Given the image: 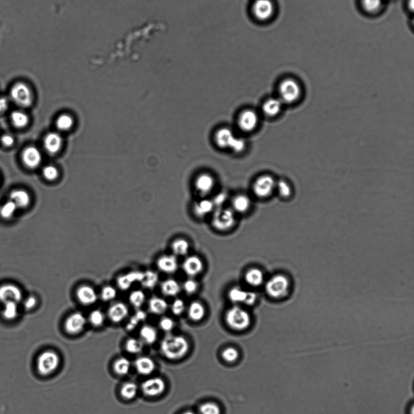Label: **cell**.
<instances>
[{
	"label": "cell",
	"mask_w": 414,
	"mask_h": 414,
	"mask_svg": "<svg viewBox=\"0 0 414 414\" xmlns=\"http://www.w3.org/2000/svg\"><path fill=\"white\" fill-rule=\"evenodd\" d=\"M160 348L164 356L174 360L185 356L190 349V345L185 337L169 334L161 342Z\"/></svg>",
	"instance_id": "1"
},
{
	"label": "cell",
	"mask_w": 414,
	"mask_h": 414,
	"mask_svg": "<svg viewBox=\"0 0 414 414\" xmlns=\"http://www.w3.org/2000/svg\"><path fill=\"white\" fill-rule=\"evenodd\" d=\"M225 320L231 329L242 331L247 329L251 324V316L246 310L235 306L227 310Z\"/></svg>",
	"instance_id": "2"
},
{
	"label": "cell",
	"mask_w": 414,
	"mask_h": 414,
	"mask_svg": "<svg viewBox=\"0 0 414 414\" xmlns=\"http://www.w3.org/2000/svg\"><path fill=\"white\" fill-rule=\"evenodd\" d=\"M291 288L290 279L282 274L271 277L265 285L268 295L274 299H281L288 295Z\"/></svg>",
	"instance_id": "3"
},
{
	"label": "cell",
	"mask_w": 414,
	"mask_h": 414,
	"mask_svg": "<svg viewBox=\"0 0 414 414\" xmlns=\"http://www.w3.org/2000/svg\"><path fill=\"white\" fill-rule=\"evenodd\" d=\"M60 357L53 350H46L41 353L36 361L39 373L42 376H48L55 372L60 365Z\"/></svg>",
	"instance_id": "4"
},
{
	"label": "cell",
	"mask_w": 414,
	"mask_h": 414,
	"mask_svg": "<svg viewBox=\"0 0 414 414\" xmlns=\"http://www.w3.org/2000/svg\"><path fill=\"white\" fill-rule=\"evenodd\" d=\"M13 101L22 107H30L33 102V92L29 85L24 82L14 83L10 90Z\"/></svg>",
	"instance_id": "5"
},
{
	"label": "cell",
	"mask_w": 414,
	"mask_h": 414,
	"mask_svg": "<svg viewBox=\"0 0 414 414\" xmlns=\"http://www.w3.org/2000/svg\"><path fill=\"white\" fill-rule=\"evenodd\" d=\"M279 94L280 100L285 104H293L301 96L300 86L295 80L288 78L283 80L279 86Z\"/></svg>",
	"instance_id": "6"
},
{
	"label": "cell",
	"mask_w": 414,
	"mask_h": 414,
	"mask_svg": "<svg viewBox=\"0 0 414 414\" xmlns=\"http://www.w3.org/2000/svg\"><path fill=\"white\" fill-rule=\"evenodd\" d=\"M236 221L233 211L229 208H219L213 215L212 223L215 229L226 231L234 226Z\"/></svg>",
	"instance_id": "7"
},
{
	"label": "cell",
	"mask_w": 414,
	"mask_h": 414,
	"mask_svg": "<svg viewBox=\"0 0 414 414\" xmlns=\"http://www.w3.org/2000/svg\"><path fill=\"white\" fill-rule=\"evenodd\" d=\"M276 187V182L271 176L262 175L255 181L253 192L257 197L263 199L270 197Z\"/></svg>",
	"instance_id": "8"
},
{
	"label": "cell",
	"mask_w": 414,
	"mask_h": 414,
	"mask_svg": "<svg viewBox=\"0 0 414 414\" xmlns=\"http://www.w3.org/2000/svg\"><path fill=\"white\" fill-rule=\"evenodd\" d=\"M259 124V117L254 110L246 109L241 112L238 119V126L245 133H250L257 128Z\"/></svg>",
	"instance_id": "9"
},
{
	"label": "cell",
	"mask_w": 414,
	"mask_h": 414,
	"mask_svg": "<svg viewBox=\"0 0 414 414\" xmlns=\"http://www.w3.org/2000/svg\"><path fill=\"white\" fill-rule=\"evenodd\" d=\"M86 323V318L83 313L78 312H74L66 318L65 322V329L68 334H78L85 329Z\"/></svg>",
	"instance_id": "10"
},
{
	"label": "cell",
	"mask_w": 414,
	"mask_h": 414,
	"mask_svg": "<svg viewBox=\"0 0 414 414\" xmlns=\"http://www.w3.org/2000/svg\"><path fill=\"white\" fill-rule=\"evenodd\" d=\"M23 299V294L18 286L12 284H5L0 286V302L18 303Z\"/></svg>",
	"instance_id": "11"
},
{
	"label": "cell",
	"mask_w": 414,
	"mask_h": 414,
	"mask_svg": "<svg viewBox=\"0 0 414 414\" xmlns=\"http://www.w3.org/2000/svg\"><path fill=\"white\" fill-rule=\"evenodd\" d=\"M165 381L158 377L146 379L141 384L142 391L146 396H149L160 395L165 391Z\"/></svg>",
	"instance_id": "12"
},
{
	"label": "cell",
	"mask_w": 414,
	"mask_h": 414,
	"mask_svg": "<svg viewBox=\"0 0 414 414\" xmlns=\"http://www.w3.org/2000/svg\"><path fill=\"white\" fill-rule=\"evenodd\" d=\"M76 296L80 303L84 306H92L98 300L97 291L92 286L82 285L76 291Z\"/></svg>",
	"instance_id": "13"
},
{
	"label": "cell",
	"mask_w": 414,
	"mask_h": 414,
	"mask_svg": "<svg viewBox=\"0 0 414 414\" xmlns=\"http://www.w3.org/2000/svg\"><path fill=\"white\" fill-rule=\"evenodd\" d=\"M237 136L228 128H222L215 134L214 141L217 145L222 149H231Z\"/></svg>",
	"instance_id": "14"
},
{
	"label": "cell",
	"mask_w": 414,
	"mask_h": 414,
	"mask_svg": "<svg viewBox=\"0 0 414 414\" xmlns=\"http://www.w3.org/2000/svg\"><path fill=\"white\" fill-rule=\"evenodd\" d=\"M215 185L214 177L209 173H202L195 181V187L199 194L207 195L212 192Z\"/></svg>",
	"instance_id": "15"
},
{
	"label": "cell",
	"mask_w": 414,
	"mask_h": 414,
	"mask_svg": "<svg viewBox=\"0 0 414 414\" xmlns=\"http://www.w3.org/2000/svg\"><path fill=\"white\" fill-rule=\"evenodd\" d=\"M129 310L126 304L117 302L110 306L107 315L111 322L120 323L123 322L128 317Z\"/></svg>",
	"instance_id": "16"
},
{
	"label": "cell",
	"mask_w": 414,
	"mask_h": 414,
	"mask_svg": "<svg viewBox=\"0 0 414 414\" xmlns=\"http://www.w3.org/2000/svg\"><path fill=\"white\" fill-rule=\"evenodd\" d=\"M204 269L203 261L199 257L190 256L186 258L183 263V269L185 273L190 278L199 275Z\"/></svg>",
	"instance_id": "17"
},
{
	"label": "cell",
	"mask_w": 414,
	"mask_h": 414,
	"mask_svg": "<svg viewBox=\"0 0 414 414\" xmlns=\"http://www.w3.org/2000/svg\"><path fill=\"white\" fill-rule=\"evenodd\" d=\"M255 16L259 20H266L272 16L274 6L270 0H257L254 4Z\"/></svg>",
	"instance_id": "18"
},
{
	"label": "cell",
	"mask_w": 414,
	"mask_h": 414,
	"mask_svg": "<svg viewBox=\"0 0 414 414\" xmlns=\"http://www.w3.org/2000/svg\"><path fill=\"white\" fill-rule=\"evenodd\" d=\"M144 272L140 271H132L117 278V283L121 290H127L134 283H140L143 279Z\"/></svg>",
	"instance_id": "19"
},
{
	"label": "cell",
	"mask_w": 414,
	"mask_h": 414,
	"mask_svg": "<svg viewBox=\"0 0 414 414\" xmlns=\"http://www.w3.org/2000/svg\"><path fill=\"white\" fill-rule=\"evenodd\" d=\"M22 159L26 166L34 169L40 165L42 156L40 151L36 147L29 146L23 151Z\"/></svg>",
	"instance_id": "20"
},
{
	"label": "cell",
	"mask_w": 414,
	"mask_h": 414,
	"mask_svg": "<svg viewBox=\"0 0 414 414\" xmlns=\"http://www.w3.org/2000/svg\"><path fill=\"white\" fill-rule=\"evenodd\" d=\"M156 266L161 271L166 274H173L177 270L178 263L173 255H163L158 259Z\"/></svg>",
	"instance_id": "21"
},
{
	"label": "cell",
	"mask_w": 414,
	"mask_h": 414,
	"mask_svg": "<svg viewBox=\"0 0 414 414\" xmlns=\"http://www.w3.org/2000/svg\"><path fill=\"white\" fill-rule=\"evenodd\" d=\"M63 139L60 134L56 133H49L44 141V146L46 151L51 154L57 153L62 146Z\"/></svg>",
	"instance_id": "22"
},
{
	"label": "cell",
	"mask_w": 414,
	"mask_h": 414,
	"mask_svg": "<svg viewBox=\"0 0 414 414\" xmlns=\"http://www.w3.org/2000/svg\"><path fill=\"white\" fill-rule=\"evenodd\" d=\"M135 366L138 373L141 376H149L155 369V363L150 357L142 356L135 361Z\"/></svg>",
	"instance_id": "23"
},
{
	"label": "cell",
	"mask_w": 414,
	"mask_h": 414,
	"mask_svg": "<svg viewBox=\"0 0 414 414\" xmlns=\"http://www.w3.org/2000/svg\"><path fill=\"white\" fill-rule=\"evenodd\" d=\"M283 103L280 99L271 98L264 103L262 110L264 115L269 117L278 116L282 109Z\"/></svg>",
	"instance_id": "24"
},
{
	"label": "cell",
	"mask_w": 414,
	"mask_h": 414,
	"mask_svg": "<svg viewBox=\"0 0 414 414\" xmlns=\"http://www.w3.org/2000/svg\"><path fill=\"white\" fill-rule=\"evenodd\" d=\"M10 200L15 203L17 208H20L28 207L31 202L30 196L23 190L12 191L10 194Z\"/></svg>",
	"instance_id": "25"
},
{
	"label": "cell",
	"mask_w": 414,
	"mask_h": 414,
	"mask_svg": "<svg viewBox=\"0 0 414 414\" xmlns=\"http://www.w3.org/2000/svg\"><path fill=\"white\" fill-rule=\"evenodd\" d=\"M188 314L189 318L193 322H200L203 319L206 314L205 306L199 301H193L189 306Z\"/></svg>",
	"instance_id": "26"
},
{
	"label": "cell",
	"mask_w": 414,
	"mask_h": 414,
	"mask_svg": "<svg viewBox=\"0 0 414 414\" xmlns=\"http://www.w3.org/2000/svg\"><path fill=\"white\" fill-rule=\"evenodd\" d=\"M148 308L149 312L155 315H162L168 308L167 301L163 298L154 296L149 301Z\"/></svg>",
	"instance_id": "27"
},
{
	"label": "cell",
	"mask_w": 414,
	"mask_h": 414,
	"mask_svg": "<svg viewBox=\"0 0 414 414\" xmlns=\"http://www.w3.org/2000/svg\"><path fill=\"white\" fill-rule=\"evenodd\" d=\"M244 279L250 286L254 287L261 286L264 281L263 271L258 268L250 269L245 273Z\"/></svg>",
	"instance_id": "28"
},
{
	"label": "cell",
	"mask_w": 414,
	"mask_h": 414,
	"mask_svg": "<svg viewBox=\"0 0 414 414\" xmlns=\"http://www.w3.org/2000/svg\"><path fill=\"white\" fill-rule=\"evenodd\" d=\"M161 290L165 296H176L180 292L181 286L175 279H168L161 283Z\"/></svg>",
	"instance_id": "29"
},
{
	"label": "cell",
	"mask_w": 414,
	"mask_h": 414,
	"mask_svg": "<svg viewBox=\"0 0 414 414\" xmlns=\"http://www.w3.org/2000/svg\"><path fill=\"white\" fill-rule=\"evenodd\" d=\"M214 207L212 200L202 199L195 203L193 206V212L197 217H203L211 212Z\"/></svg>",
	"instance_id": "30"
},
{
	"label": "cell",
	"mask_w": 414,
	"mask_h": 414,
	"mask_svg": "<svg viewBox=\"0 0 414 414\" xmlns=\"http://www.w3.org/2000/svg\"><path fill=\"white\" fill-rule=\"evenodd\" d=\"M250 198L246 195H239L232 200V207L236 212L240 213L246 212L251 207Z\"/></svg>",
	"instance_id": "31"
},
{
	"label": "cell",
	"mask_w": 414,
	"mask_h": 414,
	"mask_svg": "<svg viewBox=\"0 0 414 414\" xmlns=\"http://www.w3.org/2000/svg\"><path fill=\"white\" fill-rule=\"evenodd\" d=\"M142 342L148 344L154 343L157 339V332L150 325H144L139 332Z\"/></svg>",
	"instance_id": "32"
},
{
	"label": "cell",
	"mask_w": 414,
	"mask_h": 414,
	"mask_svg": "<svg viewBox=\"0 0 414 414\" xmlns=\"http://www.w3.org/2000/svg\"><path fill=\"white\" fill-rule=\"evenodd\" d=\"M159 276L155 271L147 270L144 272L143 279L140 282L143 288L147 289H153L157 285Z\"/></svg>",
	"instance_id": "33"
},
{
	"label": "cell",
	"mask_w": 414,
	"mask_h": 414,
	"mask_svg": "<svg viewBox=\"0 0 414 414\" xmlns=\"http://www.w3.org/2000/svg\"><path fill=\"white\" fill-rule=\"evenodd\" d=\"M131 368V362L126 357L119 358L114 364V371L120 376H124L128 374Z\"/></svg>",
	"instance_id": "34"
},
{
	"label": "cell",
	"mask_w": 414,
	"mask_h": 414,
	"mask_svg": "<svg viewBox=\"0 0 414 414\" xmlns=\"http://www.w3.org/2000/svg\"><path fill=\"white\" fill-rule=\"evenodd\" d=\"M147 313L144 310L138 309L134 315L130 318L126 324V329L128 331H132L136 329L138 325L147 319Z\"/></svg>",
	"instance_id": "35"
},
{
	"label": "cell",
	"mask_w": 414,
	"mask_h": 414,
	"mask_svg": "<svg viewBox=\"0 0 414 414\" xmlns=\"http://www.w3.org/2000/svg\"><path fill=\"white\" fill-rule=\"evenodd\" d=\"M171 248L173 253L178 256H185L190 251V244L187 240L178 238L173 241Z\"/></svg>",
	"instance_id": "36"
},
{
	"label": "cell",
	"mask_w": 414,
	"mask_h": 414,
	"mask_svg": "<svg viewBox=\"0 0 414 414\" xmlns=\"http://www.w3.org/2000/svg\"><path fill=\"white\" fill-rule=\"evenodd\" d=\"M247 291L240 287H234L230 289L228 293L229 300L234 304L244 303L246 300Z\"/></svg>",
	"instance_id": "37"
},
{
	"label": "cell",
	"mask_w": 414,
	"mask_h": 414,
	"mask_svg": "<svg viewBox=\"0 0 414 414\" xmlns=\"http://www.w3.org/2000/svg\"><path fill=\"white\" fill-rule=\"evenodd\" d=\"M11 119L12 124L16 128H24L29 124L28 116L24 112L20 111L12 112Z\"/></svg>",
	"instance_id": "38"
},
{
	"label": "cell",
	"mask_w": 414,
	"mask_h": 414,
	"mask_svg": "<svg viewBox=\"0 0 414 414\" xmlns=\"http://www.w3.org/2000/svg\"><path fill=\"white\" fill-rule=\"evenodd\" d=\"M2 317L7 320H14L18 317V303L9 302L4 304L2 312Z\"/></svg>",
	"instance_id": "39"
},
{
	"label": "cell",
	"mask_w": 414,
	"mask_h": 414,
	"mask_svg": "<svg viewBox=\"0 0 414 414\" xmlns=\"http://www.w3.org/2000/svg\"><path fill=\"white\" fill-rule=\"evenodd\" d=\"M137 392H138V386L133 382H127L124 383L120 391L122 397L129 400L136 397Z\"/></svg>",
	"instance_id": "40"
},
{
	"label": "cell",
	"mask_w": 414,
	"mask_h": 414,
	"mask_svg": "<svg viewBox=\"0 0 414 414\" xmlns=\"http://www.w3.org/2000/svg\"><path fill=\"white\" fill-rule=\"evenodd\" d=\"M129 300L131 305L134 308L139 309L145 303L146 295L143 291L137 290L132 291L130 294Z\"/></svg>",
	"instance_id": "41"
},
{
	"label": "cell",
	"mask_w": 414,
	"mask_h": 414,
	"mask_svg": "<svg viewBox=\"0 0 414 414\" xmlns=\"http://www.w3.org/2000/svg\"><path fill=\"white\" fill-rule=\"evenodd\" d=\"M17 207L14 202L9 200L0 208V216L4 219H10L14 216Z\"/></svg>",
	"instance_id": "42"
},
{
	"label": "cell",
	"mask_w": 414,
	"mask_h": 414,
	"mask_svg": "<svg viewBox=\"0 0 414 414\" xmlns=\"http://www.w3.org/2000/svg\"><path fill=\"white\" fill-rule=\"evenodd\" d=\"M105 319L104 313L99 309L92 310L89 316V323L94 327H101L104 324Z\"/></svg>",
	"instance_id": "43"
},
{
	"label": "cell",
	"mask_w": 414,
	"mask_h": 414,
	"mask_svg": "<svg viewBox=\"0 0 414 414\" xmlns=\"http://www.w3.org/2000/svg\"><path fill=\"white\" fill-rule=\"evenodd\" d=\"M144 342L141 340L130 339L126 342V349L127 352L132 354H138L143 350Z\"/></svg>",
	"instance_id": "44"
},
{
	"label": "cell",
	"mask_w": 414,
	"mask_h": 414,
	"mask_svg": "<svg viewBox=\"0 0 414 414\" xmlns=\"http://www.w3.org/2000/svg\"><path fill=\"white\" fill-rule=\"evenodd\" d=\"M276 189L278 190L280 197L283 198H288L292 195V187L290 183L285 180H280L276 182Z\"/></svg>",
	"instance_id": "45"
},
{
	"label": "cell",
	"mask_w": 414,
	"mask_h": 414,
	"mask_svg": "<svg viewBox=\"0 0 414 414\" xmlns=\"http://www.w3.org/2000/svg\"><path fill=\"white\" fill-rule=\"evenodd\" d=\"M73 121L72 117L67 114L61 115L56 121L57 128L61 131H67L72 128Z\"/></svg>",
	"instance_id": "46"
},
{
	"label": "cell",
	"mask_w": 414,
	"mask_h": 414,
	"mask_svg": "<svg viewBox=\"0 0 414 414\" xmlns=\"http://www.w3.org/2000/svg\"><path fill=\"white\" fill-rule=\"evenodd\" d=\"M117 289L114 287L106 286L102 288L101 293H100V298L104 302H109V301L115 300L117 297Z\"/></svg>",
	"instance_id": "47"
},
{
	"label": "cell",
	"mask_w": 414,
	"mask_h": 414,
	"mask_svg": "<svg viewBox=\"0 0 414 414\" xmlns=\"http://www.w3.org/2000/svg\"><path fill=\"white\" fill-rule=\"evenodd\" d=\"M382 5V0H362V6L365 11L374 13L379 11Z\"/></svg>",
	"instance_id": "48"
},
{
	"label": "cell",
	"mask_w": 414,
	"mask_h": 414,
	"mask_svg": "<svg viewBox=\"0 0 414 414\" xmlns=\"http://www.w3.org/2000/svg\"><path fill=\"white\" fill-rule=\"evenodd\" d=\"M200 412L201 414H220L221 411L217 404L209 402L200 406Z\"/></svg>",
	"instance_id": "49"
},
{
	"label": "cell",
	"mask_w": 414,
	"mask_h": 414,
	"mask_svg": "<svg viewBox=\"0 0 414 414\" xmlns=\"http://www.w3.org/2000/svg\"><path fill=\"white\" fill-rule=\"evenodd\" d=\"M198 288L197 282L192 278L188 279L187 280L184 282L183 284V290L188 295H192V294L195 293V291L197 290Z\"/></svg>",
	"instance_id": "50"
},
{
	"label": "cell",
	"mask_w": 414,
	"mask_h": 414,
	"mask_svg": "<svg viewBox=\"0 0 414 414\" xmlns=\"http://www.w3.org/2000/svg\"><path fill=\"white\" fill-rule=\"evenodd\" d=\"M222 357L227 362L236 361L239 357V352L233 347L226 348L223 352Z\"/></svg>",
	"instance_id": "51"
},
{
	"label": "cell",
	"mask_w": 414,
	"mask_h": 414,
	"mask_svg": "<svg viewBox=\"0 0 414 414\" xmlns=\"http://www.w3.org/2000/svg\"><path fill=\"white\" fill-rule=\"evenodd\" d=\"M44 177L48 180H54L58 178V171L54 166L48 165L43 170Z\"/></svg>",
	"instance_id": "52"
},
{
	"label": "cell",
	"mask_w": 414,
	"mask_h": 414,
	"mask_svg": "<svg viewBox=\"0 0 414 414\" xmlns=\"http://www.w3.org/2000/svg\"><path fill=\"white\" fill-rule=\"evenodd\" d=\"M246 148V142L244 139L241 138H236L233 144L231 147V151L234 153L240 154L242 153Z\"/></svg>",
	"instance_id": "53"
},
{
	"label": "cell",
	"mask_w": 414,
	"mask_h": 414,
	"mask_svg": "<svg viewBox=\"0 0 414 414\" xmlns=\"http://www.w3.org/2000/svg\"><path fill=\"white\" fill-rule=\"evenodd\" d=\"M185 310V304L181 299H176L171 305V310L173 314L175 315H180L182 314Z\"/></svg>",
	"instance_id": "54"
},
{
	"label": "cell",
	"mask_w": 414,
	"mask_h": 414,
	"mask_svg": "<svg viewBox=\"0 0 414 414\" xmlns=\"http://www.w3.org/2000/svg\"><path fill=\"white\" fill-rule=\"evenodd\" d=\"M159 325H160V327L163 331L169 332L173 329L175 323L171 318L163 317L160 320Z\"/></svg>",
	"instance_id": "55"
},
{
	"label": "cell",
	"mask_w": 414,
	"mask_h": 414,
	"mask_svg": "<svg viewBox=\"0 0 414 414\" xmlns=\"http://www.w3.org/2000/svg\"><path fill=\"white\" fill-rule=\"evenodd\" d=\"M37 298H36L35 296H30L24 301L23 306L26 310H31L35 308L36 305H37Z\"/></svg>",
	"instance_id": "56"
},
{
	"label": "cell",
	"mask_w": 414,
	"mask_h": 414,
	"mask_svg": "<svg viewBox=\"0 0 414 414\" xmlns=\"http://www.w3.org/2000/svg\"><path fill=\"white\" fill-rule=\"evenodd\" d=\"M257 300V295L254 291H247L246 300L244 304L247 306H252L256 303Z\"/></svg>",
	"instance_id": "57"
},
{
	"label": "cell",
	"mask_w": 414,
	"mask_h": 414,
	"mask_svg": "<svg viewBox=\"0 0 414 414\" xmlns=\"http://www.w3.org/2000/svg\"><path fill=\"white\" fill-rule=\"evenodd\" d=\"M226 195L224 194V193H221V194L218 195L217 197L214 198V200H212V202L214 203L215 207L217 206L220 208L222 205L224 204L225 201H226Z\"/></svg>",
	"instance_id": "58"
},
{
	"label": "cell",
	"mask_w": 414,
	"mask_h": 414,
	"mask_svg": "<svg viewBox=\"0 0 414 414\" xmlns=\"http://www.w3.org/2000/svg\"><path fill=\"white\" fill-rule=\"evenodd\" d=\"M14 138L9 134H4L2 136V144L6 146H11L14 144Z\"/></svg>",
	"instance_id": "59"
},
{
	"label": "cell",
	"mask_w": 414,
	"mask_h": 414,
	"mask_svg": "<svg viewBox=\"0 0 414 414\" xmlns=\"http://www.w3.org/2000/svg\"><path fill=\"white\" fill-rule=\"evenodd\" d=\"M9 107L8 100L6 97L0 98V113L6 111Z\"/></svg>",
	"instance_id": "60"
},
{
	"label": "cell",
	"mask_w": 414,
	"mask_h": 414,
	"mask_svg": "<svg viewBox=\"0 0 414 414\" xmlns=\"http://www.w3.org/2000/svg\"><path fill=\"white\" fill-rule=\"evenodd\" d=\"M182 414H194L192 412H191V411H187V412L184 413Z\"/></svg>",
	"instance_id": "61"
}]
</instances>
